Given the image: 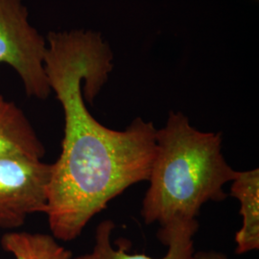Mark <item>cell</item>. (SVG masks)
Instances as JSON below:
<instances>
[{
    "instance_id": "5b68a950",
    "label": "cell",
    "mask_w": 259,
    "mask_h": 259,
    "mask_svg": "<svg viewBox=\"0 0 259 259\" xmlns=\"http://www.w3.org/2000/svg\"><path fill=\"white\" fill-rule=\"evenodd\" d=\"M115 225L111 220H105L98 225L95 232V244L89 253L71 259H191L194 253V237L199 229L197 220L174 221L160 227L157 238L168 250L161 258H152L145 254L128 253L125 246L114 249L111 246V234Z\"/></svg>"
},
{
    "instance_id": "9c48e42d",
    "label": "cell",
    "mask_w": 259,
    "mask_h": 259,
    "mask_svg": "<svg viewBox=\"0 0 259 259\" xmlns=\"http://www.w3.org/2000/svg\"><path fill=\"white\" fill-rule=\"evenodd\" d=\"M191 259H229L224 253L209 250V251H197L194 252Z\"/></svg>"
},
{
    "instance_id": "52a82bcc",
    "label": "cell",
    "mask_w": 259,
    "mask_h": 259,
    "mask_svg": "<svg viewBox=\"0 0 259 259\" xmlns=\"http://www.w3.org/2000/svg\"><path fill=\"white\" fill-rule=\"evenodd\" d=\"M231 195L240 203L242 227L235 234L236 253L259 249V170L236 171Z\"/></svg>"
},
{
    "instance_id": "ba28073f",
    "label": "cell",
    "mask_w": 259,
    "mask_h": 259,
    "mask_svg": "<svg viewBox=\"0 0 259 259\" xmlns=\"http://www.w3.org/2000/svg\"><path fill=\"white\" fill-rule=\"evenodd\" d=\"M1 248L14 259H71L72 252L53 235L28 232H8L0 240Z\"/></svg>"
},
{
    "instance_id": "277c9868",
    "label": "cell",
    "mask_w": 259,
    "mask_h": 259,
    "mask_svg": "<svg viewBox=\"0 0 259 259\" xmlns=\"http://www.w3.org/2000/svg\"><path fill=\"white\" fill-rule=\"evenodd\" d=\"M51 164L27 156L0 157V228L19 229L28 216L46 213Z\"/></svg>"
},
{
    "instance_id": "6da1fadb",
    "label": "cell",
    "mask_w": 259,
    "mask_h": 259,
    "mask_svg": "<svg viewBox=\"0 0 259 259\" xmlns=\"http://www.w3.org/2000/svg\"><path fill=\"white\" fill-rule=\"evenodd\" d=\"M45 69L65 115L60 157L51 164L47 219L57 240L73 241L93 217L130 186L148 181L156 155L152 122L138 117L124 131L105 127L87 109L112 69L99 33L50 32Z\"/></svg>"
},
{
    "instance_id": "7a4b0ae2",
    "label": "cell",
    "mask_w": 259,
    "mask_h": 259,
    "mask_svg": "<svg viewBox=\"0 0 259 259\" xmlns=\"http://www.w3.org/2000/svg\"><path fill=\"white\" fill-rule=\"evenodd\" d=\"M236 174L222 153V134L201 132L182 112L171 111L156 133V155L142 203L145 224L163 227L197 220L203 204L227 198L224 185Z\"/></svg>"
},
{
    "instance_id": "3957f363",
    "label": "cell",
    "mask_w": 259,
    "mask_h": 259,
    "mask_svg": "<svg viewBox=\"0 0 259 259\" xmlns=\"http://www.w3.org/2000/svg\"><path fill=\"white\" fill-rule=\"evenodd\" d=\"M47 38L28 20L22 0H0V64L18 73L29 97L45 100L51 89L45 69Z\"/></svg>"
},
{
    "instance_id": "8992f818",
    "label": "cell",
    "mask_w": 259,
    "mask_h": 259,
    "mask_svg": "<svg viewBox=\"0 0 259 259\" xmlns=\"http://www.w3.org/2000/svg\"><path fill=\"white\" fill-rule=\"evenodd\" d=\"M46 149L25 113L0 94V157L42 158Z\"/></svg>"
}]
</instances>
